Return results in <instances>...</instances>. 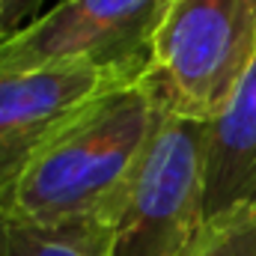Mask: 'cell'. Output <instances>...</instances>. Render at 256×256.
Masks as SVG:
<instances>
[{
  "label": "cell",
  "mask_w": 256,
  "mask_h": 256,
  "mask_svg": "<svg viewBox=\"0 0 256 256\" xmlns=\"http://www.w3.org/2000/svg\"><path fill=\"white\" fill-rule=\"evenodd\" d=\"M45 0H0V30L9 39L21 27L30 24V18H39L36 12L42 9Z\"/></svg>",
  "instance_id": "obj_9"
},
{
  "label": "cell",
  "mask_w": 256,
  "mask_h": 256,
  "mask_svg": "<svg viewBox=\"0 0 256 256\" xmlns=\"http://www.w3.org/2000/svg\"><path fill=\"white\" fill-rule=\"evenodd\" d=\"M120 84L86 66L0 72V206L36 152L92 98Z\"/></svg>",
  "instance_id": "obj_5"
},
{
  "label": "cell",
  "mask_w": 256,
  "mask_h": 256,
  "mask_svg": "<svg viewBox=\"0 0 256 256\" xmlns=\"http://www.w3.org/2000/svg\"><path fill=\"white\" fill-rule=\"evenodd\" d=\"M206 122L164 116L114 218V256H191L208 226Z\"/></svg>",
  "instance_id": "obj_4"
},
{
  "label": "cell",
  "mask_w": 256,
  "mask_h": 256,
  "mask_svg": "<svg viewBox=\"0 0 256 256\" xmlns=\"http://www.w3.org/2000/svg\"><path fill=\"white\" fill-rule=\"evenodd\" d=\"M0 256H114V224H30L0 214Z\"/></svg>",
  "instance_id": "obj_7"
},
{
  "label": "cell",
  "mask_w": 256,
  "mask_h": 256,
  "mask_svg": "<svg viewBox=\"0 0 256 256\" xmlns=\"http://www.w3.org/2000/svg\"><path fill=\"white\" fill-rule=\"evenodd\" d=\"M3 39H6V36H3V30H0V42H3Z\"/></svg>",
  "instance_id": "obj_10"
},
{
  "label": "cell",
  "mask_w": 256,
  "mask_h": 256,
  "mask_svg": "<svg viewBox=\"0 0 256 256\" xmlns=\"http://www.w3.org/2000/svg\"><path fill=\"white\" fill-rule=\"evenodd\" d=\"M170 0H60L0 42V72L86 66L137 84Z\"/></svg>",
  "instance_id": "obj_3"
},
{
  "label": "cell",
  "mask_w": 256,
  "mask_h": 256,
  "mask_svg": "<svg viewBox=\"0 0 256 256\" xmlns=\"http://www.w3.org/2000/svg\"><path fill=\"white\" fill-rule=\"evenodd\" d=\"M206 214L208 220L238 208H256V63L230 108L206 122Z\"/></svg>",
  "instance_id": "obj_6"
},
{
  "label": "cell",
  "mask_w": 256,
  "mask_h": 256,
  "mask_svg": "<svg viewBox=\"0 0 256 256\" xmlns=\"http://www.w3.org/2000/svg\"><path fill=\"white\" fill-rule=\"evenodd\" d=\"M164 116L140 84L102 92L36 152L0 214L48 226L114 224Z\"/></svg>",
  "instance_id": "obj_1"
},
{
  "label": "cell",
  "mask_w": 256,
  "mask_h": 256,
  "mask_svg": "<svg viewBox=\"0 0 256 256\" xmlns=\"http://www.w3.org/2000/svg\"><path fill=\"white\" fill-rule=\"evenodd\" d=\"M256 63V0H170L137 80L176 120L214 122Z\"/></svg>",
  "instance_id": "obj_2"
},
{
  "label": "cell",
  "mask_w": 256,
  "mask_h": 256,
  "mask_svg": "<svg viewBox=\"0 0 256 256\" xmlns=\"http://www.w3.org/2000/svg\"><path fill=\"white\" fill-rule=\"evenodd\" d=\"M191 256H256V208L238 206L208 220Z\"/></svg>",
  "instance_id": "obj_8"
}]
</instances>
